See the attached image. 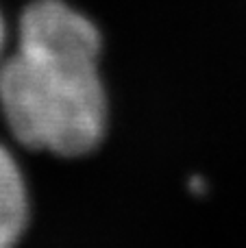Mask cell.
Here are the masks:
<instances>
[{
	"label": "cell",
	"instance_id": "cell-1",
	"mask_svg": "<svg viewBox=\"0 0 246 248\" xmlns=\"http://www.w3.org/2000/svg\"><path fill=\"white\" fill-rule=\"evenodd\" d=\"M100 35L63 0L24 9L13 55L0 65V111L26 153L78 159L103 146L109 100L98 72Z\"/></svg>",
	"mask_w": 246,
	"mask_h": 248
},
{
	"label": "cell",
	"instance_id": "cell-2",
	"mask_svg": "<svg viewBox=\"0 0 246 248\" xmlns=\"http://www.w3.org/2000/svg\"><path fill=\"white\" fill-rule=\"evenodd\" d=\"M31 222V187L26 168L0 141V248H17Z\"/></svg>",
	"mask_w": 246,
	"mask_h": 248
},
{
	"label": "cell",
	"instance_id": "cell-3",
	"mask_svg": "<svg viewBox=\"0 0 246 248\" xmlns=\"http://www.w3.org/2000/svg\"><path fill=\"white\" fill-rule=\"evenodd\" d=\"M4 46V24H2V17H0V52H2Z\"/></svg>",
	"mask_w": 246,
	"mask_h": 248
}]
</instances>
